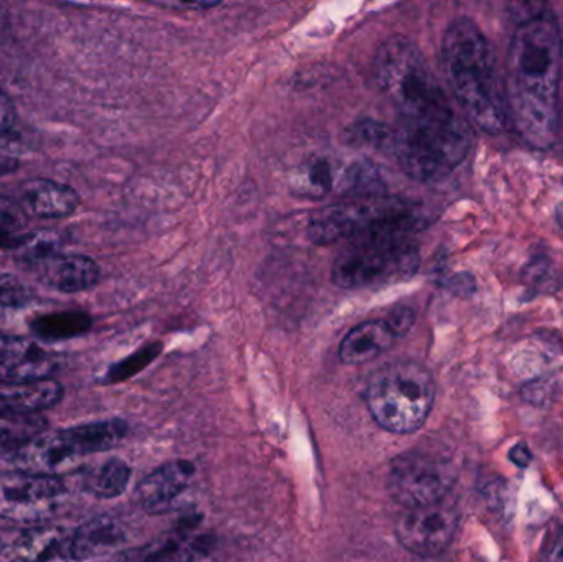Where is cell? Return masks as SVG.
<instances>
[{
	"label": "cell",
	"mask_w": 563,
	"mask_h": 562,
	"mask_svg": "<svg viewBox=\"0 0 563 562\" xmlns=\"http://www.w3.org/2000/svg\"><path fill=\"white\" fill-rule=\"evenodd\" d=\"M10 310L5 309V307L0 306V323L5 322L7 316H9Z\"/></svg>",
	"instance_id": "32"
},
{
	"label": "cell",
	"mask_w": 563,
	"mask_h": 562,
	"mask_svg": "<svg viewBox=\"0 0 563 562\" xmlns=\"http://www.w3.org/2000/svg\"><path fill=\"white\" fill-rule=\"evenodd\" d=\"M386 320L389 322V326L393 327L396 335L402 337L406 335V333L412 329L413 323H416V313H413V310L409 309V307L399 306L390 310Z\"/></svg>",
	"instance_id": "27"
},
{
	"label": "cell",
	"mask_w": 563,
	"mask_h": 562,
	"mask_svg": "<svg viewBox=\"0 0 563 562\" xmlns=\"http://www.w3.org/2000/svg\"><path fill=\"white\" fill-rule=\"evenodd\" d=\"M511 461L518 467L526 469L532 462V452L526 444H516L511 451Z\"/></svg>",
	"instance_id": "30"
},
{
	"label": "cell",
	"mask_w": 563,
	"mask_h": 562,
	"mask_svg": "<svg viewBox=\"0 0 563 562\" xmlns=\"http://www.w3.org/2000/svg\"><path fill=\"white\" fill-rule=\"evenodd\" d=\"M56 368V356L35 340L0 333V383L48 379Z\"/></svg>",
	"instance_id": "12"
},
{
	"label": "cell",
	"mask_w": 563,
	"mask_h": 562,
	"mask_svg": "<svg viewBox=\"0 0 563 562\" xmlns=\"http://www.w3.org/2000/svg\"><path fill=\"white\" fill-rule=\"evenodd\" d=\"M36 279L59 293L75 294L91 289L98 284L101 271L98 263L82 254H65L62 251L26 261Z\"/></svg>",
	"instance_id": "14"
},
{
	"label": "cell",
	"mask_w": 563,
	"mask_h": 562,
	"mask_svg": "<svg viewBox=\"0 0 563 562\" xmlns=\"http://www.w3.org/2000/svg\"><path fill=\"white\" fill-rule=\"evenodd\" d=\"M158 352H161V345H148L145 349L139 350L137 353L129 356V359L115 363L109 370L108 375H106V383H119L122 379L131 378L132 375L145 368L158 355Z\"/></svg>",
	"instance_id": "24"
},
{
	"label": "cell",
	"mask_w": 563,
	"mask_h": 562,
	"mask_svg": "<svg viewBox=\"0 0 563 562\" xmlns=\"http://www.w3.org/2000/svg\"><path fill=\"white\" fill-rule=\"evenodd\" d=\"M132 471L121 459H108L86 472L82 485L89 494L104 500L121 497L131 482Z\"/></svg>",
	"instance_id": "20"
},
{
	"label": "cell",
	"mask_w": 563,
	"mask_h": 562,
	"mask_svg": "<svg viewBox=\"0 0 563 562\" xmlns=\"http://www.w3.org/2000/svg\"><path fill=\"white\" fill-rule=\"evenodd\" d=\"M92 327L91 316L81 310L43 313L30 322L33 335L45 342H62L85 335Z\"/></svg>",
	"instance_id": "19"
},
{
	"label": "cell",
	"mask_w": 563,
	"mask_h": 562,
	"mask_svg": "<svg viewBox=\"0 0 563 562\" xmlns=\"http://www.w3.org/2000/svg\"><path fill=\"white\" fill-rule=\"evenodd\" d=\"M158 5L170 7V9L208 10L220 5V2H162Z\"/></svg>",
	"instance_id": "31"
},
{
	"label": "cell",
	"mask_w": 563,
	"mask_h": 562,
	"mask_svg": "<svg viewBox=\"0 0 563 562\" xmlns=\"http://www.w3.org/2000/svg\"><path fill=\"white\" fill-rule=\"evenodd\" d=\"M525 283L534 293L552 294L561 289L562 277L554 261L545 256H538L529 261L526 266Z\"/></svg>",
	"instance_id": "23"
},
{
	"label": "cell",
	"mask_w": 563,
	"mask_h": 562,
	"mask_svg": "<svg viewBox=\"0 0 563 562\" xmlns=\"http://www.w3.org/2000/svg\"><path fill=\"white\" fill-rule=\"evenodd\" d=\"M374 78L397 112L387 151L413 180L439 181L475 144L472 125L453 109L419 46L389 36L374 56Z\"/></svg>",
	"instance_id": "1"
},
{
	"label": "cell",
	"mask_w": 563,
	"mask_h": 562,
	"mask_svg": "<svg viewBox=\"0 0 563 562\" xmlns=\"http://www.w3.org/2000/svg\"><path fill=\"white\" fill-rule=\"evenodd\" d=\"M128 431V425L121 419H106L59 431L42 432L33 436L20 449L13 462L19 471L62 478L63 474L75 471L88 455L118 448Z\"/></svg>",
	"instance_id": "7"
},
{
	"label": "cell",
	"mask_w": 563,
	"mask_h": 562,
	"mask_svg": "<svg viewBox=\"0 0 563 562\" xmlns=\"http://www.w3.org/2000/svg\"><path fill=\"white\" fill-rule=\"evenodd\" d=\"M78 191L49 178L23 181L19 190V205L25 214L42 220H59L75 213L79 207Z\"/></svg>",
	"instance_id": "15"
},
{
	"label": "cell",
	"mask_w": 563,
	"mask_h": 562,
	"mask_svg": "<svg viewBox=\"0 0 563 562\" xmlns=\"http://www.w3.org/2000/svg\"><path fill=\"white\" fill-rule=\"evenodd\" d=\"M63 386L55 379L0 383V418H26L62 401Z\"/></svg>",
	"instance_id": "16"
},
{
	"label": "cell",
	"mask_w": 563,
	"mask_h": 562,
	"mask_svg": "<svg viewBox=\"0 0 563 562\" xmlns=\"http://www.w3.org/2000/svg\"><path fill=\"white\" fill-rule=\"evenodd\" d=\"M426 223L419 208L397 198H357L314 214L308 227V236L318 246H327L376 234H413Z\"/></svg>",
	"instance_id": "5"
},
{
	"label": "cell",
	"mask_w": 563,
	"mask_h": 562,
	"mask_svg": "<svg viewBox=\"0 0 563 562\" xmlns=\"http://www.w3.org/2000/svg\"><path fill=\"white\" fill-rule=\"evenodd\" d=\"M399 339L386 319L366 320L351 329L340 345L344 365H364L386 353Z\"/></svg>",
	"instance_id": "18"
},
{
	"label": "cell",
	"mask_w": 563,
	"mask_h": 562,
	"mask_svg": "<svg viewBox=\"0 0 563 562\" xmlns=\"http://www.w3.org/2000/svg\"><path fill=\"white\" fill-rule=\"evenodd\" d=\"M455 469L446 459L427 452H407L390 462L387 491L407 508L446 500L455 485Z\"/></svg>",
	"instance_id": "8"
},
{
	"label": "cell",
	"mask_w": 563,
	"mask_h": 562,
	"mask_svg": "<svg viewBox=\"0 0 563 562\" xmlns=\"http://www.w3.org/2000/svg\"><path fill=\"white\" fill-rule=\"evenodd\" d=\"M0 562H75L71 531L49 525L2 528Z\"/></svg>",
	"instance_id": "11"
},
{
	"label": "cell",
	"mask_w": 563,
	"mask_h": 562,
	"mask_svg": "<svg viewBox=\"0 0 563 562\" xmlns=\"http://www.w3.org/2000/svg\"><path fill=\"white\" fill-rule=\"evenodd\" d=\"M364 399L371 418L384 431L412 434L429 419L435 401V382L420 363L393 362L371 376Z\"/></svg>",
	"instance_id": "4"
},
{
	"label": "cell",
	"mask_w": 563,
	"mask_h": 562,
	"mask_svg": "<svg viewBox=\"0 0 563 562\" xmlns=\"http://www.w3.org/2000/svg\"><path fill=\"white\" fill-rule=\"evenodd\" d=\"M32 438L33 436H25L16 429L0 426V459H12L13 461L20 449Z\"/></svg>",
	"instance_id": "26"
},
{
	"label": "cell",
	"mask_w": 563,
	"mask_h": 562,
	"mask_svg": "<svg viewBox=\"0 0 563 562\" xmlns=\"http://www.w3.org/2000/svg\"><path fill=\"white\" fill-rule=\"evenodd\" d=\"M26 214L19 203L0 197V250H22L29 241Z\"/></svg>",
	"instance_id": "21"
},
{
	"label": "cell",
	"mask_w": 563,
	"mask_h": 562,
	"mask_svg": "<svg viewBox=\"0 0 563 562\" xmlns=\"http://www.w3.org/2000/svg\"><path fill=\"white\" fill-rule=\"evenodd\" d=\"M558 220L559 223H561V227L563 228V203L561 207L558 208Z\"/></svg>",
	"instance_id": "33"
},
{
	"label": "cell",
	"mask_w": 563,
	"mask_h": 562,
	"mask_svg": "<svg viewBox=\"0 0 563 562\" xmlns=\"http://www.w3.org/2000/svg\"><path fill=\"white\" fill-rule=\"evenodd\" d=\"M545 558L548 562H563V530L554 531L549 537L548 547H545Z\"/></svg>",
	"instance_id": "29"
},
{
	"label": "cell",
	"mask_w": 563,
	"mask_h": 562,
	"mask_svg": "<svg viewBox=\"0 0 563 562\" xmlns=\"http://www.w3.org/2000/svg\"><path fill=\"white\" fill-rule=\"evenodd\" d=\"M295 194L321 198L333 188V172L327 161H311L298 172L294 181Z\"/></svg>",
	"instance_id": "22"
},
{
	"label": "cell",
	"mask_w": 563,
	"mask_h": 562,
	"mask_svg": "<svg viewBox=\"0 0 563 562\" xmlns=\"http://www.w3.org/2000/svg\"><path fill=\"white\" fill-rule=\"evenodd\" d=\"M413 234L390 233L351 241L331 267V279L341 289H371L416 276L419 244Z\"/></svg>",
	"instance_id": "6"
},
{
	"label": "cell",
	"mask_w": 563,
	"mask_h": 562,
	"mask_svg": "<svg viewBox=\"0 0 563 562\" xmlns=\"http://www.w3.org/2000/svg\"><path fill=\"white\" fill-rule=\"evenodd\" d=\"M197 469L190 461H175L162 465L139 484L137 502L148 515L170 514L180 498L190 491Z\"/></svg>",
	"instance_id": "13"
},
{
	"label": "cell",
	"mask_w": 563,
	"mask_h": 562,
	"mask_svg": "<svg viewBox=\"0 0 563 562\" xmlns=\"http://www.w3.org/2000/svg\"><path fill=\"white\" fill-rule=\"evenodd\" d=\"M561 75V25L554 13L538 10L516 26L505 86L509 118L531 147L545 151L558 141Z\"/></svg>",
	"instance_id": "2"
},
{
	"label": "cell",
	"mask_w": 563,
	"mask_h": 562,
	"mask_svg": "<svg viewBox=\"0 0 563 562\" xmlns=\"http://www.w3.org/2000/svg\"><path fill=\"white\" fill-rule=\"evenodd\" d=\"M128 531L121 521L96 517L71 531V553L75 562L98 560L124 548Z\"/></svg>",
	"instance_id": "17"
},
{
	"label": "cell",
	"mask_w": 563,
	"mask_h": 562,
	"mask_svg": "<svg viewBox=\"0 0 563 562\" xmlns=\"http://www.w3.org/2000/svg\"><path fill=\"white\" fill-rule=\"evenodd\" d=\"M15 121V111H13L10 99L0 91V135H5Z\"/></svg>",
	"instance_id": "28"
},
{
	"label": "cell",
	"mask_w": 563,
	"mask_h": 562,
	"mask_svg": "<svg viewBox=\"0 0 563 562\" xmlns=\"http://www.w3.org/2000/svg\"><path fill=\"white\" fill-rule=\"evenodd\" d=\"M459 525V510L446 498L426 507L404 510L396 521V537L409 553L435 558L452 544Z\"/></svg>",
	"instance_id": "10"
},
{
	"label": "cell",
	"mask_w": 563,
	"mask_h": 562,
	"mask_svg": "<svg viewBox=\"0 0 563 562\" xmlns=\"http://www.w3.org/2000/svg\"><path fill=\"white\" fill-rule=\"evenodd\" d=\"M29 299V290L15 277L0 274V306L9 310H15L26 306Z\"/></svg>",
	"instance_id": "25"
},
{
	"label": "cell",
	"mask_w": 563,
	"mask_h": 562,
	"mask_svg": "<svg viewBox=\"0 0 563 562\" xmlns=\"http://www.w3.org/2000/svg\"><path fill=\"white\" fill-rule=\"evenodd\" d=\"M62 478L25 471L0 472V518L19 525H38L56 514L65 500Z\"/></svg>",
	"instance_id": "9"
},
{
	"label": "cell",
	"mask_w": 563,
	"mask_h": 562,
	"mask_svg": "<svg viewBox=\"0 0 563 562\" xmlns=\"http://www.w3.org/2000/svg\"><path fill=\"white\" fill-rule=\"evenodd\" d=\"M442 62L450 88L472 124L486 134H499L509 121L505 85L495 52L476 22L453 20L442 40Z\"/></svg>",
	"instance_id": "3"
}]
</instances>
